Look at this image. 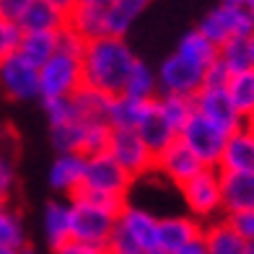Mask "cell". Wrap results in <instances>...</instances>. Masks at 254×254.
I'll list each match as a JSON object with an SVG mask.
<instances>
[{"instance_id":"obj_37","label":"cell","mask_w":254,"mask_h":254,"mask_svg":"<svg viewBox=\"0 0 254 254\" xmlns=\"http://www.w3.org/2000/svg\"><path fill=\"white\" fill-rule=\"evenodd\" d=\"M18 42H21V29L16 24H8V21L0 18V60L13 55L18 50Z\"/></svg>"},{"instance_id":"obj_28","label":"cell","mask_w":254,"mask_h":254,"mask_svg":"<svg viewBox=\"0 0 254 254\" xmlns=\"http://www.w3.org/2000/svg\"><path fill=\"white\" fill-rule=\"evenodd\" d=\"M145 104L148 101H135V99H127V96H112L109 104V127L112 130H135L137 122H140L143 112H145Z\"/></svg>"},{"instance_id":"obj_14","label":"cell","mask_w":254,"mask_h":254,"mask_svg":"<svg viewBox=\"0 0 254 254\" xmlns=\"http://www.w3.org/2000/svg\"><path fill=\"white\" fill-rule=\"evenodd\" d=\"M202 223H197L192 215H158V249L161 254H171L182 249L184 244L202 236Z\"/></svg>"},{"instance_id":"obj_30","label":"cell","mask_w":254,"mask_h":254,"mask_svg":"<svg viewBox=\"0 0 254 254\" xmlns=\"http://www.w3.org/2000/svg\"><path fill=\"white\" fill-rule=\"evenodd\" d=\"M26 247V226L18 210L10 205L0 207V249H24Z\"/></svg>"},{"instance_id":"obj_2","label":"cell","mask_w":254,"mask_h":254,"mask_svg":"<svg viewBox=\"0 0 254 254\" xmlns=\"http://www.w3.org/2000/svg\"><path fill=\"white\" fill-rule=\"evenodd\" d=\"M107 249L109 254H161L158 215L143 205L127 202L117 213V226Z\"/></svg>"},{"instance_id":"obj_48","label":"cell","mask_w":254,"mask_h":254,"mask_svg":"<svg viewBox=\"0 0 254 254\" xmlns=\"http://www.w3.org/2000/svg\"><path fill=\"white\" fill-rule=\"evenodd\" d=\"M52 3H57L60 8H65L67 13H70V8H73V0H52Z\"/></svg>"},{"instance_id":"obj_42","label":"cell","mask_w":254,"mask_h":254,"mask_svg":"<svg viewBox=\"0 0 254 254\" xmlns=\"http://www.w3.org/2000/svg\"><path fill=\"white\" fill-rule=\"evenodd\" d=\"M52 254H109V249H104V247H94V244H83V241L70 239L65 247H60V249L52 252Z\"/></svg>"},{"instance_id":"obj_46","label":"cell","mask_w":254,"mask_h":254,"mask_svg":"<svg viewBox=\"0 0 254 254\" xmlns=\"http://www.w3.org/2000/svg\"><path fill=\"white\" fill-rule=\"evenodd\" d=\"M247 50H249V67L254 70V31H252V37L247 39Z\"/></svg>"},{"instance_id":"obj_34","label":"cell","mask_w":254,"mask_h":254,"mask_svg":"<svg viewBox=\"0 0 254 254\" xmlns=\"http://www.w3.org/2000/svg\"><path fill=\"white\" fill-rule=\"evenodd\" d=\"M218 63H221L231 75H236L241 70H249V50L247 39H231L218 47Z\"/></svg>"},{"instance_id":"obj_26","label":"cell","mask_w":254,"mask_h":254,"mask_svg":"<svg viewBox=\"0 0 254 254\" xmlns=\"http://www.w3.org/2000/svg\"><path fill=\"white\" fill-rule=\"evenodd\" d=\"M57 34L60 31H21L18 55H24L29 63L42 67L57 52Z\"/></svg>"},{"instance_id":"obj_39","label":"cell","mask_w":254,"mask_h":254,"mask_svg":"<svg viewBox=\"0 0 254 254\" xmlns=\"http://www.w3.org/2000/svg\"><path fill=\"white\" fill-rule=\"evenodd\" d=\"M13 187H16V166H13V161H10L8 153L0 151V194L10 197Z\"/></svg>"},{"instance_id":"obj_12","label":"cell","mask_w":254,"mask_h":254,"mask_svg":"<svg viewBox=\"0 0 254 254\" xmlns=\"http://www.w3.org/2000/svg\"><path fill=\"white\" fill-rule=\"evenodd\" d=\"M192 99H194V112H197L200 117H205L207 122H213L218 130H223L226 135L244 127V117H241L236 112V107L231 104L226 88H205L202 86Z\"/></svg>"},{"instance_id":"obj_7","label":"cell","mask_w":254,"mask_h":254,"mask_svg":"<svg viewBox=\"0 0 254 254\" xmlns=\"http://www.w3.org/2000/svg\"><path fill=\"white\" fill-rule=\"evenodd\" d=\"M83 86L80 57L57 50L39 67V101L42 99H70Z\"/></svg>"},{"instance_id":"obj_52","label":"cell","mask_w":254,"mask_h":254,"mask_svg":"<svg viewBox=\"0 0 254 254\" xmlns=\"http://www.w3.org/2000/svg\"><path fill=\"white\" fill-rule=\"evenodd\" d=\"M249 13H252V16H254V5H252V10H249Z\"/></svg>"},{"instance_id":"obj_29","label":"cell","mask_w":254,"mask_h":254,"mask_svg":"<svg viewBox=\"0 0 254 254\" xmlns=\"http://www.w3.org/2000/svg\"><path fill=\"white\" fill-rule=\"evenodd\" d=\"M226 94H228L231 104L236 107V112L241 114V117H249V114L254 112V70L252 67L228 78Z\"/></svg>"},{"instance_id":"obj_9","label":"cell","mask_w":254,"mask_h":254,"mask_svg":"<svg viewBox=\"0 0 254 254\" xmlns=\"http://www.w3.org/2000/svg\"><path fill=\"white\" fill-rule=\"evenodd\" d=\"M0 94L10 101L39 99V67L18 52L8 55L0 60Z\"/></svg>"},{"instance_id":"obj_38","label":"cell","mask_w":254,"mask_h":254,"mask_svg":"<svg viewBox=\"0 0 254 254\" xmlns=\"http://www.w3.org/2000/svg\"><path fill=\"white\" fill-rule=\"evenodd\" d=\"M57 50L80 57L83 50H86V39L80 37V34H75L70 26H65V29H60V34H57Z\"/></svg>"},{"instance_id":"obj_10","label":"cell","mask_w":254,"mask_h":254,"mask_svg":"<svg viewBox=\"0 0 254 254\" xmlns=\"http://www.w3.org/2000/svg\"><path fill=\"white\" fill-rule=\"evenodd\" d=\"M156 78H158V96H169V94L194 96L202 88L205 70L197 65H192L190 60H184L182 55L171 52L156 67Z\"/></svg>"},{"instance_id":"obj_8","label":"cell","mask_w":254,"mask_h":254,"mask_svg":"<svg viewBox=\"0 0 254 254\" xmlns=\"http://www.w3.org/2000/svg\"><path fill=\"white\" fill-rule=\"evenodd\" d=\"M107 156L114 164H120L132 179H143L148 174H153L156 156L135 130H112Z\"/></svg>"},{"instance_id":"obj_13","label":"cell","mask_w":254,"mask_h":254,"mask_svg":"<svg viewBox=\"0 0 254 254\" xmlns=\"http://www.w3.org/2000/svg\"><path fill=\"white\" fill-rule=\"evenodd\" d=\"M205 166L200 164V158L194 156L179 137L171 145H166L161 153H156V164H153V174H161L169 184L182 187L184 182H190L197 171Z\"/></svg>"},{"instance_id":"obj_20","label":"cell","mask_w":254,"mask_h":254,"mask_svg":"<svg viewBox=\"0 0 254 254\" xmlns=\"http://www.w3.org/2000/svg\"><path fill=\"white\" fill-rule=\"evenodd\" d=\"M67 26V10L52 0H31L26 13L21 16V31H60Z\"/></svg>"},{"instance_id":"obj_16","label":"cell","mask_w":254,"mask_h":254,"mask_svg":"<svg viewBox=\"0 0 254 254\" xmlns=\"http://www.w3.org/2000/svg\"><path fill=\"white\" fill-rule=\"evenodd\" d=\"M83 174H86V158L80 153H57L50 166L47 182L57 194H67V200H70L83 187Z\"/></svg>"},{"instance_id":"obj_23","label":"cell","mask_w":254,"mask_h":254,"mask_svg":"<svg viewBox=\"0 0 254 254\" xmlns=\"http://www.w3.org/2000/svg\"><path fill=\"white\" fill-rule=\"evenodd\" d=\"M202 241L207 254H247V241L236 236V231L226 223V218L202 228Z\"/></svg>"},{"instance_id":"obj_31","label":"cell","mask_w":254,"mask_h":254,"mask_svg":"<svg viewBox=\"0 0 254 254\" xmlns=\"http://www.w3.org/2000/svg\"><path fill=\"white\" fill-rule=\"evenodd\" d=\"M156 101H158L161 114H164V117L169 120V125L174 127L177 132L192 120V114H194V99H192V96L169 94V96H158Z\"/></svg>"},{"instance_id":"obj_19","label":"cell","mask_w":254,"mask_h":254,"mask_svg":"<svg viewBox=\"0 0 254 254\" xmlns=\"http://www.w3.org/2000/svg\"><path fill=\"white\" fill-rule=\"evenodd\" d=\"M42 234L52 252L65 247L73 239V221H70V200H50L42 213Z\"/></svg>"},{"instance_id":"obj_33","label":"cell","mask_w":254,"mask_h":254,"mask_svg":"<svg viewBox=\"0 0 254 254\" xmlns=\"http://www.w3.org/2000/svg\"><path fill=\"white\" fill-rule=\"evenodd\" d=\"M112 137V127L107 122H83V140H80V156L94 158L107 153Z\"/></svg>"},{"instance_id":"obj_5","label":"cell","mask_w":254,"mask_h":254,"mask_svg":"<svg viewBox=\"0 0 254 254\" xmlns=\"http://www.w3.org/2000/svg\"><path fill=\"white\" fill-rule=\"evenodd\" d=\"M179 197L184 202L187 215H192L197 223L207 226L223 218V202H221V171L205 166L197 171L190 182L179 187Z\"/></svg>"},{"instance_id":"obj_27","label":"cell","mask_w":254,"mask_h":254,"mask_svg":"<svg viewBox=\"0 0 254 254\" xmlns=\"http://www.w3.org/2000/svg\"><path fill=\"white\" fill-rule=\"evenodd\" d=\"M174 52L182 55L184 60H190L192 65L202 67V70H207V67L218 60V47H215L213 42H207L197 29H190L187 34H184Z\"/></svg>"},{"instance_id":"obj_41","label":"cell","mask_w":254,"mask_h":254,"mask_svg":"<svg viewBox=\"0 0 254 254\" xmlns=\"http://www.w3.org/2000/svg\"><path fill=\"white\" fill-rule=\"evenodd\" d=\"M228 78H231V73L215 60V63L205 70L202 86H205V88H226V86H228Z\"/></svg>"},{"instance_id":"obj_21","label":"cell","mask_w":254,"mask_h":254,"mask_svg":"<svg viewBox=\"0 0 254 254\" xmlns=\"http://www.w3.org/2000/svg\"><path fill=\"white\" fill-rule=\"evenodd\" d=\"M151 0H114L107 8V37H127V31L135 26V21L140 18Z\"/></svg>"},{"instance_id":"obj_4","label":"cell","mask_w":254,"mask_h":254,"mask_svg":"<svg viewBox=\"0 0 254 254\" xmlns=\"http://www.w3.org/2000/svg\"><path fill=\"white\" fill-rule=\"evenodd\" d=\"M132 184H135V179L127 174L120 164H114L107 153H101V156H94V158H86L83 187L78 192H86L91 197L109 200L114 205H127L130 202Z\"/></svg>"},{"instance_id":"obj_50","label":"cell","mask_w":254,"mask_h":254,"mask_svg":"<svg viewBox=\"0 0 254 254\" xmlns=\"http://www.w3.org/2000/svg\"><path fill=\"white\" fill-rule=\"evenodd\" d=\"M8 205V197H5V194H0V207H5Z\"/></svg>"},{"instance_id":"obj_36","label":"cell","mask_w":254,"mask_h":254,"mask_svg":"<svg viewBox=\"0 0 254 254\" xmlns=\"http://www.w3.org/2000/svg\"><path fill=\"white\" fill-rule=\"evenodd\" d=\"M226 223L236 231L239 239H244L247 244L254 241V210H244V213H234L226 215Z\"/></svg>"},{"instance_id":"obj_49","label":"cell","mask_w":254,"mask_h":254,"mask_svg":"<svg viewBox=\"0 0 254 254\" xmlns=\"http://www.w3.org/2000/svg\"><path fill=\"white\" fill-rule=\"evenodd\" d=\"M0 254H21V249H0Z\"/></svg>"},{"instance_id":"obj_25","label":"cell","mask_w":254,"mask_h":254,"mask_svg":"<svg viewBox=\"0 0 254 254\" xmlns=\"http://www.w3.org/2000/svg\"><path fill=\"white\" fill-rule=\"evenodd\" d=\"M122 96L135 99V101H153V99H158V78H156L153 67L148 63H143V60H135L130 75H127V80H125Z\"/></svg>"},{"instance_id":"obj_18","label":"cell","mask_w":254,"mask_h":254,"mask_svg":"<svg viewBox=\"0 0 254 254\" xmlns=\"http://www.w3.org/2000/svg\"><path fill=\"white\" fill-rule=\"evenodd\" d=\"M221 202H223V218L254 210V174L221 171Z\"/></svg>"},{"instance_id":"obj_24","label":"cell","mask_w":254,"mask_h":254,"mask_svg":"<svg viewBox=\"0 0 254 254\" xmlns=\"http://www.w3.org/2000/svg\"><path fill=\"white\" fill-rule=\"evenodd\" d=\"M67 26L80 34L86 42L107 37V10L91 5H73L67 13Z\"/></svg>"},{"instance_id":"obj_17","label":"cell","mask_w":254,"mask_h":254,"mask_svg":"<svg viewBox=\"0 0 254 254\" xmlns=\"http://www.w3.org/2000/svg\"><path fill=\"white\" fill-rule=\"evenodd\" d=\"M135 132L143 137V143L153 151V156L161 153L166 145H171V143H174L177 137H179V132L169 125V120L164 117V114H161L156 99L145 104V112H143L140 122H137Z\"/></svg>"},{"instance_id":"obj_47","label":"cell","mask_w":254,"mask_h":254,"mask_svg":"<svg viewBox=\"0 0 254 254\" xmlns=\"http://www.w3.org/2000/svg\"><path fill=\"white\" fill-rule=\"evenodd\" d=\"M244 130H249L254 135V112L249 114V117H244Z\"/></svg>"},{"instance_id":"obj_1","label":"cell","mask_w":254,"mask_h":254,"mask_svg":"<svg viewBox=\"0 0 254 254\" xmlns=\"http://www.w3.org/2000/svg\"><path fill=\"white\" fill-rule=\"evenodd\" d=\"M135 60H137L135 52L122 37L91 39L86 42V50L80 55L83 86L96 88L107 96H120Z\"/></svg>"},{"instance_id":"obj_11","label":"cell","mask_w":254,"mask_h":254,"mask_svg":"<svg viewBox=\"0 0 254 254\" xmlns=\"http://www.w3.org/2000/svg\"><path fill=\"white\" fill-rule=\"evenodd\" d=\"M226 137L228 135L223 130H218L213 122H207L205 117H200L197 112H194L192 120L179 130V140L200 158L202 166H210V169L218 166V158H221Z\"/></svg>"},{"instance_id":"obj_22","label":"cell","mask_w":254,"mask_h":254,"mask_svg":"<svg viewBox=\"0 0 254 254\" xmlns=\"http://www.w3.org/2000/svg\"><path fill=\"white\" fill-rule=\"evenodd\" d=\"M70 101H73V114H75L78 122H107V117H109L112 96L101 94L96 88L80 86L70 96Z\"/></svg>"},{"instance_id":"obj_40","label":"cell","mask_w":254,"mask_h":254,"mask_svg":"<svg viewBox=\"0 0 254 254\" xmlns=\"http://www.w3.org/2000/svg\"><path fill=\"white\" fill-rule=\"evenodd\" d=\"M29 5H31V0H0V18L18 26V21L26 13Z\"/></svg>"},{"instance_id":"obj_44","label":"cell","mask_w":254,"mask_h":254,"mask_svg":"<svg viewBox=\"0 0 254 254\" xmlns=\"http://www.w3.org/2000/svg\"><path fill=\"white\" fill-rule=\"evenodd\" d=\"M114 0H73V5H91V8H104L107 10Z\"/></svg>"},{"instance_id":"obj_6","label":"cell","mask_w":254,"mask_h":254,"mask_svg":"<svg viewBox=\"0 0 254 254\" xmlns=\"http://www.w3.org/2000/svg\"><path fill=\"white\" fill-rule=\"evenodd\" d=\"M207 42H213L215 47L231 42V39H249L254 31V16L247 8H234L226 3H218L200 18V24L194 26Z\"/></svg>"},{"instance_id":"obj_51","label":"cell","mask_w":254,"mask_h":254,"mask_svg":"<svg viewBox=\"0 0 254 254\" xmlns=\"http://www.w3.org/2000/svg\"><path fill=\"white\" fill-rule=\"evenodd\" d=\"M247 254H254V241H252V244H247Z\"/></svg>"},{"instance_id":"obj_45","label":"cell","mask_w":254,"mask_h":254,"mask_svg":"<svg viewBox=\"0 0 254 254\" xmlns=\"http://www.w3.org/2000/svg\"><path fill=\"white\" fill-rule=\"evenodd\" d=\"M221 3H226V5H234V8H247V10H252L254 0H221Z\"/></svg>"},{"instance_id":"obj_32","label":"cell","mask_w":254,"mask_h":254,"mask_svg":"<svg viewBox=\"0 0 254 254\" xmlns=\"http://www.w3.org/2000/svg\"><path fill=\"white\" fill-rule=\"evenodd\" d=\"M80 140H83V122L78 120L50 127V143L57 153H80Z\"/></svg>"},{"instance_id":"obj_3","label":"cell","mask_w":254,"mask_h":254,"mask_svg":"<svg viewBox=\"0 0 254 254\" xmlns=\"http://www.w3.org/2000/svg\"><path fill=\"white\" fill-rule=\"evenodd\" d=\"M125 205H114L109 200L91 197L86 192H75L70 197V221H73V239L94 247H109L117 213Z\"/></svg>"},{"instance_id":"obj_35","label":"cell","mask_w":254,"mask_h":254,"mask_svg":"<svg viewBox=\"0 0 254 254\" xmlns=\"http://www.w3.org/2000/svg\"><path fill=\"white\" fill-rule=\"evenodd\" d=\"M42 112H44V117H47L50 127H57V125H65V122L75 120L70 99H42Z\"/></svg>"},{"instance_id":"obj_15","label":"cell","mask_w":254,"mask_h":254,"mask_svg":"<svg viewBox=\"0 0 254 254\" xmlns=\"http://www.w3.org/2000/svg\"><path fill=\"white\" fill-rule=\"evenodd\" d=\"M218 171H234V174H254V135L249 130H236L226 137Z\"/></svg>"},{"instance_id":"obj_43","label":"cell","mask_w":254,"mask_h":254,"mask_svg":"<svg viewBox=\"0 0 254 254\" xmlns=\"http://www.w3.org/2000/svg\"><path fill=\"white\" fill-rule=\"evenodd\" d=\"M171 254H207V249H205V241H202V236H200V239L190 241V244H184L182 249L171 252Z\"/></svg>"}]
</instances>
